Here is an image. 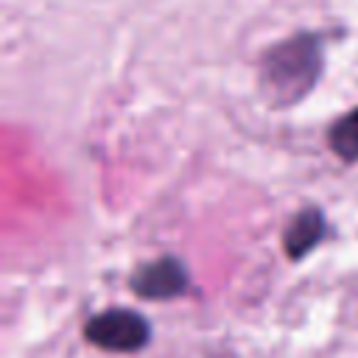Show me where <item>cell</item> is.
<instances>
[{
  "mask_svg": "<svg viewBox=\"0 0 358 358\" xmlns=\"http://www.w3.org/2000/svg\"><path fill=\"white\" fill-rule=\"evenodd\" d=\"M131 291L143 299H171L187 291V268L176 257H159L131 274Z\"/></svg>",
  "mask_w": 358,
  "mask_h": 358,
  "instance_id": "3",
  "label": "cell"
},
{
  "mask_svg": "<svg viewBox=\"0 0 358 358\" xmlns=\"http://www.w3.org/2000/svg\"><path fill=\"white\" fill-rule=\"evenodd\" d=\"M322 73V48L313 34L271 45L260 59V90L274 106L302 101Z\"/></svg>",
  "mask_w": 358,
  "mask_h": 358,
  "instance_id": "1",
  "label": "cell"
},
{
  "mask_svg": "<svg viewBox=\"0 0 358 358\" xmlns=\"http://www.w3.org/2000/svg\"><path fill=\"white\" fill-rule=\"evenodd\" d=\"M324 235V215L316 207H305L302 213L294 215V221L285 227L282 235V249L291 260H302Z\"/></svg>",
  "mask_w": 358,
  "mask_h": 358,
  "instance_id": "4",
  "label": "cell"
},
{
  "mask_svg": "<svg viewBox=\"0 0 358 358\" xmlns=\"http://www.w3.org/2000/svg\"><path fill=\"white\" fill-rule=\"evenodd\" d=\"M327 143L330 148L341 157V159H358V106L347 115H341L333 126H330V134H327Z\"/></svg>",
  "mask_w": 358,
  "mask_h": 358,
  "instance_id": "5",
  "label": "cell"
},
{
  "mask_svg": "<svg viewBox=\"0 0 358 358\" xmlns=\"http://www.w3.org/2000/svg\"><path fill=\"white\" fill-rule=\"evenodd\" d=\"M84 338L106 352H137L148 344L151 327L140 313L115 308V310H103L87 319Z\"/></svg>",
  "mask_w": 358,
  "mask_h": 358,
  "instance_id": "2",
  "label": "cell"
}]
</instances>
